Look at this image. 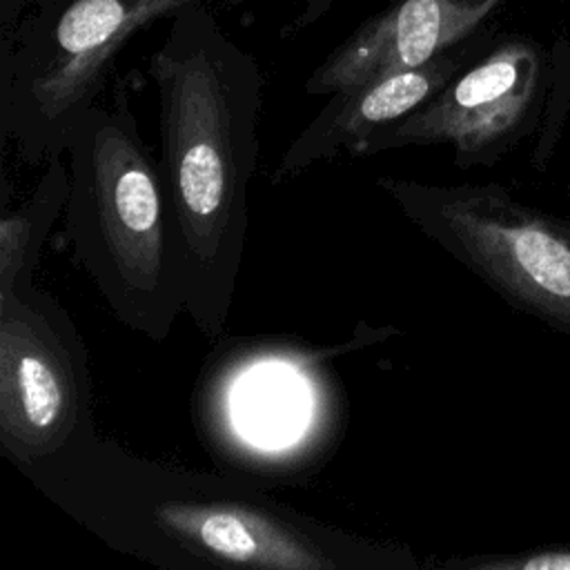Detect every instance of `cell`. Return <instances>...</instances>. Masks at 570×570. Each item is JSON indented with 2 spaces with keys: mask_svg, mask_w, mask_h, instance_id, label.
I'll return each mask as SVG.
<instances>
[{
  "mask_svg": "<svg viewBox=\"0 0 570 570\" xmlns=\"http://www.w3.org/2000/svg\"><path fill=\"white\" fill-rule=\"evenodd\" d=\"M185 7L151 58L160 96V174L174 220L185 312L227 325L249 229L263 78L218 24Z\"/></svg>",
  "mask_w": 570,
  "mask_h": 570,
  "instance_id": "obj_1",
  "label": "cell"
},
{
  "mask_svg": "<svg viewBox=\"0 0 570 570\" xmlns=\"http://www.w3.org/2000/svg\"><path fill=\"white\" fill-rule=\"evenodd\" d=\"M65 234L76 261L127 327L163 341L185 309L180 256L160 165L122 94L73 125Z\"/></svg>",
  "mask_w": 570,
  "mask_h": 570,
  "instance_id": "obj_2",
  "label": "cell"
},
{
  "mask_svg": "<svg viewBox=\"0 0 570 570\" xmlns=\"http://www.w3.org/2000/svg\"><path fill=\"white\" fill-rule=\"evenodd\" d=\"M196 0H69L51 29L18 51L4 73L2 136L27 163L65 154L107 65L154 18Z\"/></svg>",
  "mask_w": 570,
  "mask_h": 570,
  "instance_id": "obj_3",
  "label": "cell"
},
{
  "mask_svg": "<svg viewBox=\"0 0 570 570\" xmlns=\"http://www.w3.org/2000/svg\"><path fill=\"white\" fill-rule=\"evenodd\" d=\"M403 216L505 296L570 323V243L492 187L376 180Z\"/></svg>",
  "mask_w": 570,
  "mask_h": 570,
  "instance_id": "obj_4",
  "label": "cell"
},
{
  "mask_svg": "<svg viewBox=\"0 0 570 570\" xmlns=\"http://www.w3.org/2000/svg\"><path fill=\"white\" fill-rule=\"evenodd\" d=\"M537 56L525 42H508L396 122L376 129L363 156L443 145L454 147L459 165L485 163L521 125L537 85Z\"/></svg>",
  "mask_w": 570,
  "mask_h": 570,
  "instance_id": "obj_5",
  "label": "cell"
},
{
  "mask_svg": "<svg viewBox=\"0 0 570 570\" xmlns=\"http://www.w3.org/2000/svg\"><path fill=\"white\" fill-rule=\"evenodd\" d=\"M78 419L71 356L16 289L0 292V441L20 461L60 448Z\"/></svg>",
  "mask_w": 570,
  "mask_h": 570,
  "instance_id": "obj_6",
  "label": "cell"
},
{
  "mask_svg": "<svg viewBox=\"0 0 570 570\" xmlns=\"http://www.w3.org/2000/svg\"><path fill=\"white\" fill-rule=\"evenodd\" d=\"M501 0H399L365 22L309 78V94H341L421 67L463 40Z\"/></svg>",
  "mask_w": 570,
  "mask_h": 570,
  "instance_id": "obj_7",
  "label": "cell"
},
{
  "mask_svg": "<svg viewBox=\"0 0 570 570\" xmlns=\"http://www.w3.org/2000/svg\"><path fill=\"white\" fill-rule=\"evenodd\" d=\"M459 60L441 53L434 60L387 73L356 89L332 94L327 107L294 138L276 163L269 183L281 185L303 169L341 154L363 156L370 136L412 114L439 94L456 73Z\"/></svg>",
  "mask_w": 570,
  "mask_h": 570,
  "instance_id": "obj_8",
  "label": "cell"
},
{
  "mask_svg": "<svg viewBox=\"0 0 570 570\" xmlns=\"http://www.w3.org/2000/svg\"><path fill=\"white\" fill-rule=\"evenodd\" d=\"M154 519L180 543L227 563L278 570L336 568V561L298 530L247 505L167 501L154 508Z\"/></svg>",
  "mask_w": 570,
  "mask_h": 570,
  "instance_id": "obj_9",
  "label": "cell"
},
{
  "mask_svg": "<svg viewBox=\"0 0 570 570\" xmlns=\"http://www.w3.org/2000/svg\"><path fill=\"white\" fill-rule=\"evenodd\" d=\"M461 566L492 568V570H570V550H550L537 552L530 557H510V559H479L463 561Z\"/></svg>",
  "mask_w": 570,
  "mask_h": 570,
  "instance_id": "obj_10",
  "label": "cell"
}]
</instances>
